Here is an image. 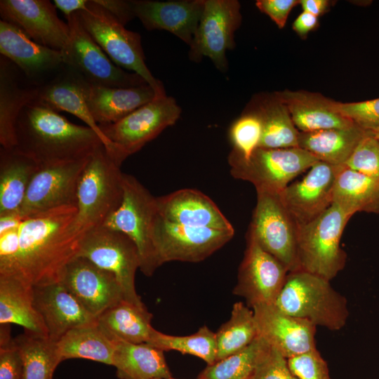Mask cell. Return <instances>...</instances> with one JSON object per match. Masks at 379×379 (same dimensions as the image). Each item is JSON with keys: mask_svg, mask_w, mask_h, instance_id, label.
Wrapping results in <instances>:
<instances>
[{"mask_svg": "<svg viewBox=\"0 0 379 379\" xmlns=\"http://www.w3.org/2000/svg\"><path fill=\"white\" fill-rule=\"evenodd\" d=\"M76 206H65L28 216L19 230L20 246L10 270L30 286L59 282L67 265L77 257L82 237L73 224Z\"/></svg>", "mask_w": 379, "mask_h": 379, "instance_id": "cell-1", "label": "cell"}, {"mask_svg": "<svg viewBox=\"0 0 379 379\" xmlns=\"http://www.w3.org/2000/svg\"><path fill=\"white\" fill-rule=\"evenodd\" d=\"M15 138V147L40 164L86 158L103 145L88 126L74 124L35 100L20 112Z\"/></svg>", "mask_w": 379, "mask_h": 379, "instance_id": "cell-2", "label": "cell"}, {"mask_svg": "<svg viewBox=\"0 0 379 379\" xmlns=\"http://www.w3.org/2000/svg\"><path fill=\"white\" fill-rule=\"evenodd\" d=\"M119 164L104 145L89 157L77 192V215L73 224L78 235L102 227L119 208L123 198V175Z\"/></svg>", "mask_w": 379, "mask_h": 379, "instance_id": "cell-3", "label": "cell"}, {"mask_svg": "<svg viewBox=\"0 0 379 379\" xmlns=\"http://www.w3.org/2000/svg\"><path fill=\"white\" fill-rule=\"evenodd\" d=\"M280 311L331 331L341 329L349 316L346 298L330 281L298 270L288 273L274 305Z\"/></svg>", "mask_w": 379, "mask_h": 379, "instance_id": "cell-4", "label": "cell"}, {"mask_svg": "<svg viewBox=\"0 0 379 379\" xmlns=\"http://www.w3.org/2000/svg\"><path fill=\"white\" fill-rule=\"evenodd\" d=\"M352 215L333 204L308 223L297 226L300 269L331 281L344 268L347 254L340 239Z\"/></svg>", "mask_w": 379, "mask_h": 379, "instance_id": "cell-5", "label": "cell"}, {"mask_svg": "<svg viewBox=\"0 0 379 379\" xmlns=\"http://www.w3.org/2000/svg\"><path fill=\"white\" fill-rule=\"evenodd\" d=\"M77 14L83 27L115 65L140 76L154 89L156 97L166 95L162 83L146 65L139 33L126 29L93 0Z\"/></svg>", "mask_w": 379, "mask_h": 379, "instance_id": "cell-6", "label": "cell"}, {"mask_svg": "<svg viewBox=\"0 0 379 379\" xmlns=\"http://www.w3.org/2000/svg\"><path fill=\"white\" fill-rule=\"evenodd\" d=\"M123 198L119 208L102 227L128 236L135 244L140 270L147 277L160 267L153 241V228L157 215L156 197L134 176L124 173Z\"/></svg>", "mask_w": 379, "mask_h": 379, "instance_id": "cell-7", "label": "cell"}, {"mask_svg": "<svg viewBox=\"0 0 379 379\" xmlns=\"http://www.w3.org/2000/svg\"><path fill=\"white\" fill-rule=\"evenodd\" d=\"M234 178L252 183L256 192L280 193L291 182L319 161L298 147L269 149L258 147L249 158L228 155Z\"/></svg>", "mask_w": 379, "mask_h": 379, "instance_id": "cell-8", "label": "cell"}, {"mask_svg": "<svg viewBox=\"0 0 379 379\" xmlns=\"http://www.w3.org/2000/svg\"><path fill=\"white\" fill-rule=\"evenodd\" d=\"M77 256L84 257L116 277L124 300L141 309H147L138 295L135 276L140 269L135 244L125 234L100 227L82 237Z\"/></svg>", "mask_w": 379, "mask_h": 379, "instance_id": "cell-9", "label": "cell"}, {"mask_svg": "<svg viewBox=\"0 0 379 379\" xmlns=\"http://www.w3.org/2000/svg\"><path fill=\"white\" fill-rule=\"evenodd\" d=\"M67 20L69 39L62 51L65 67L95 85L129 88L147 84L138 74L126 72L112 62L83 27L77 12Z\"/></svg>", "mask_w": 379, "mask_h": 379, "instance_id": "cell-10", "label": "cell"}, {"mask_svg": "<svg viewBox=\"0 0 379 379\" xmlns=\"http://www.w3.org/2000/svg\"><path fill=\"white\" fill-rule=\"evenodd\" d=\"M248 230L267 252L280 261L288 272L300 269L297 254V225L279 193L258 191Z\"/></svg>", "mask_w": 379, "mask_h": 379, "instance_id": "cell-11", "label": "cell"}, {"mask_svg": "<svg viewBox=\"0 0 379 379\" xmlns=\"http://www.w3.org/2000/svg\"><path fill=\"white\" fill-rule=\"evenodd\" d=\"M234 235V230L172 223L158 213L153 228V241L160 266L171 261L201 262L222 248Z\"/></svg>", "mask_w": 379, "mask_h": 379, "instance_id": "cell-12", "label": "cell"}, {"mask_svg": "<svg viewBox=\"0 0 379 379\" xmlns=\"http://www.w3.org/2000/svg\"><path fill=\"white\" fill-rule=\"evenodd\" d=\"M181 108L167 95L155 97L121 120L99 125L104 135L127 157L179 119Z\"/></svg>", "mask_w": 379, "mask_h": 379, "instance_id": "cell-13", "label": "cell"}, {"mask_svg": "<svg viewBox=\"0 0 379 379\" xmlns=\"http://www.w3.org/2000/svg\"><path fill=\"white\" fill-rule=\"evenodd\" d=\"M90 157L41 164L18 214L25 218L58 207L76 206L79 181Z\"/></svg>", "mask_w": 379, "mask_h": 379, "instance_id": "cell-14", "label": "cell"}, {"mask_svg": "<svg viewBox=\"0 0 379 379\" xmlns=\"http://www.w3.org/2000/svg\"><path fill=\"white\" fill-rule=\"evenodd\" d=\"M237 0H204L203 13L190 47L194 61L209 58L221 72L227 69L225 53L234 48V33L241 22Z\"/></svg>", "mask_w": 379, "mask_h": 379, "instance_id": "cell-15", "label": "cell"}, {"mask_svg": "<svg viewBox=\"0 0 379 379\" xmlns=\"http://www.w3.org/2000/svg\"><path fill=\"white\" fill-rule=\"evenodd\" d=\"M288 273L280 261L247 233L246 248L233 293L245 298L251 308L258 305H274Z\"/></svg>", "mask_w": 379, "mask_h": 379, "instance_id": "cell-16", "label": "cell"}, {"mask_svg": "<svg viewBox=\"0 0 379 379\" xmlns=\"http://www.w3.org/2000/svg\"><path fill=\"white\" fill-rule=\"evenodd\" d=\"M342 166L317 161L302 178L279 193L297 226L314 220L333 204L335 183Z\"/></svg>", "mask_w": 379, "mask_h": 379, "instance_id": "cell-17", "label": "cell"}, {"mask_svg": "<svg viewBox=\"0 0 379 379\" xmlns=\"http://www.w3.org/2000/svg\"><path fill=\"white\" fill-rule=\"evenodd\" d=\"M0 15L39 44L62 51L69 43V25L58 18L50 1L1 0Z\"/></svg>", "mask_w": 379, "mask_h": 379, "instance_id": "cell-18", "label": "cell"}, {"mask_svg": "<svg viewBox=\"0 0 379 379\" xmlns=\"http://www.w3.org/2000/svg\"><path fill=\"white\" fill-rule=\"evenodd\" d=\"M96 319L124 300L114 274L77 256L65 267L59 281Z\"/></svg>", "mask_w": 379, "mask_h": 379, "instance_id": "cell-19", "label": "cell"}, {"mask_svg": "<svg viewBox=\"0 0 379 379\" xmlns=\"http://www.w3.org/2000/svg\"><path fill=\"white\" fill-rule=\"evenodd\" d=\"M251 309L258 336L286 359L316 349V326L312 323L287 314L273 305Z\"/></svg>", "mask_w": 379, "mask_h": 379, "instance_id": "cell-20", "label": "cell"}, {"mask_svg": "<svg viewBox=\"0 0 379 379\" xmlns=\"http://www.w3.org/2000/svg\"><path fill=\"white\" fill-rule=\"evenodd\" d=\"M34 305L48 337L58 342L68 331L97 324L81 303L60 282L33 286Z\"/></svg>", "mask_w": 379, "mask_h": 379, "instance_id": "cell-21", "label": "cell"}, {"mask_svg": "<svg viewBox=\"0 0 379 379\" xmlns=\"http://www.w3.org/2000/svg\"><path fill=\"white\" fill-rule=\"evenodd\" d=\"M132 4L135 17L146 29L168 31L192 46L204 0H135Z\"/></svg>", "mask_w": 379, "mask_h": 379, "instance_id": "cell-22", "label": "cell"}, {"mask_svg": "<svg viewBox=\"0 0 379 379\" xmlns=\"http://www.w3.org/2000/svg\"><path fill=\"white\" fill-rule=\"evenodd\" d=\"M0 53L29 79H41L65 66L62 51L36 43L20 29L2 20Z\"/></svg>", "mask_w": 379, "mask_h": 379, "instance_id": "cell-23", "label": "cell"}, {"mask_svg": "<svg viewBox=\"0 0 379 379\" xmlns=\"http://www.w3.org/2000/svg\"><path fill=\"white\" fill-rule=\"evenodd\" d=\"M68 70L38 86L35 100L58 112L70 113L83 121L97 133L109 155L121 166L127 157L104 135L88 109L79 76L69 68Z\"/></svg>", "mask_w": 379, "mask_h": 379, "instance_id": "cell-24", "label": "cell"}, {"mask_svg": "<svg viewBox=\"0 0 379 379\" xmlns=\"http://www.w3.org/2000/svg\"><path fill=\"white\" fill-rule=\"evenodd\" d=\"M158 213L172 223L234 230L230 221L208 196L194 189H181L156 197Z\"/></svg>", "mask_w": 379, "mask_h": 379, "instance_id": "cell-25", "label": "cell"}, {"mask_svg": "<svg viewBox=\"0 0 379 379\" xmlns=\"http://www.w3.org/2000/svg\"><path fill=\"white\" fill-rule=\"evenodd\" d=\"M80 80L85 102L98 126L116 123L156 97L148 84L117 88L92 84L81 77Z\"/></svg>", "mask_w": 379, "mask_h": 379, "instance_id": "cell-26", "label": "cell"}, {"mask_svg": "<svg viewBox=\"0 0 379 379\" xmlns=\"http://www.w3.org/2000/svg\"><path fill=\"white\" fill-rule=\"evenodd\" d=\"M274 95L286 105L300 132L345 128L355 124L339 112L337 102L319 93L286 90Z\"/></svg>", "mask_w": 379, "mask_h": 379, "instance_id": "cell-27", "label": "cell"}, {"mask_svg": "<svg viewBox=\"0 0 379 379\" xmlns=\"http://www.w3.org/2000/svg\"><path fill=\"white\" fill-rule=\"evenodd\" d=\"M41 164L18 148L0 149V216L18 213Z\"/></svg>", "mask_w": 379, "mask_h": 379, "instance_id": "cell-28", "label": "cell"}, {"mask_svg": "<svg viewBox=\"0 0 379 379\" xmlns=\"http://www.w3.org/2000/svg\"><path fill=\"white\" fill-rule=\"evenodd\" d=\"M15 324L25 332L48 337L44 322L34 305L32 286L9 274H0V324Z\"/></svg>", "mask_w": 379, "mask_h": 379, "instance_id": "cell-29", "label": "cell"}, {"mask_svg": "<svg viewBox=\"0 0 379 379\" xmlns=\"http://www.w3.org/2000/svg\"><path fill=\"white\" fill-rule=\"evenodd\" d=\"M15 69L13 62L1 55L0 144L3 148L16 146V120L22 109L35 100L38 86L23 87Z\"/></svg>", "mask_w": 379, "mask_h": 379, "instance_id": "cell-30", "label": "cell"}, {"mask_svg": "<svg viewBox=\"0 0 379 379\" xmlns=\"http://www.w3.org/2000/svg\"><path fill=\"white\" fill-rule=\"evenodd\" d=\"M367 133L357 124L345 128L300 132L298 147L319 161L344 166Z\"/></svg>", "mask_w": 379, "mask_h": 379, "instance_id": "cell-31", "label": "cell"}, {"mask_svg": "<svg viewBox=\"0 0 379 379\" xmlns=\"http://www.w3.org/2000/svg\"><path fill=\"white\" fill-rule=\"evenodd\" d=\"M117 376L120 379H167L171 373L164 351L147 343L116 342L113 356Z\"/></svg>", "mask_w": 379, "mask_h": 379, "instance_id": "cell-32", "label": "cell"}, {"mask_svg": "<svg viewBox=\"0 0 379 379\" xmlns=\"http://www.w3.org/2000/svg\"><path fill=\"white\" fill-rule=\"evenodd\" d=\"M152 315L126 300L109 308L97 318V324L114 342L147 343L153 327Z\"/></svg>", "mask_w": 379, "mask_h": 379, "instance_id": "cell-33", "label": "cell"}, {"mask_svg": "<svg viewBox=\"0 0 379 379\" xmlns=\"http://www.w3.org/2000/svg\"><path fill=\"white\" fill-rule=\"evenodd\" d=\"M333 203L352 216L358 212L379 213V179L343 166L336 178Z\"/></svg>", "mask_w": 379, "mask_h": 379, "instance_id": "cell-34", "label": "cell"}, {"mask_svg": "<svg viewBox=\"0 0 379 379\" xmlns=\"http://www.w3.org/2000/svg\"><path fill=\"white\" fill-rule=\"evenodd\" d=\"M115 345L97 324L72 328L57 342L61 361L86 359L112 366Z\"/></svg>", "mask_w": 379, "mask_h": 379, "instance_id": "cell-35", "label": "cell"}, {"mask_svg": "<svg viewBox=\"0 0 379 379\" xmlns=\"http://www.w3.org/2000/svg\"><path fill=\"white\" fill-rule=\"evenodd\" d=\"M260 117L262 133L259 147L278 149L298 147L300 131L290 112L275 95L255 112Z\"/></svg>", "mask_w": 379, "mask_h": 379, "instance_id": "cell-36", "label": "cell"}, {"mask_svg": "<svg viewBox=\"0 0 379 379\" xmlns=\"http://www.w3.org/2000/svg\"><path fill=\"white\" fill-rule=\"evenodd\" d=\"M14 340L22 359V379H53L55 368L62 361L57 342L25 332Z\"/></svg>", "mask_w": 379, "mask_h": 379, "instance_id": "cell-37", "label": "cell"}, {"mask_svg": "<svg viewBox=\"0 0 379 379\" xmlns=\"http://www.w3.org/2000/svg\"><path fill=\"white\" fill-rule=\"evenodd\" d=\"M258 337L253 310L241 302L234 303L230 319L215 333L216 361L243 350Z\"/></svg>", "mask_w": 379, "mask_h": 379, "instance_id": "cell-38", "label": "cell"}, {"mask_svg": "<svg viewBox=\"0 0 379 379\" xmlns=\"http://www.w3.org/2000/svg\"><path fill=\"white\" fill-rule=\"evenodd\" d=\"M147 343L164 352L175 350L182 354L196 356L208 365L216 361L215 333L206 326L201 327L192 335L184 336L165 334L153 328Z\"/></svg>", "mask_w": 379, "mask_h": 379, "instance_id": "cell-39", "label": "cell"}, {"mask_svg": "<svg viewBox=\"0 0 379 379\" xmlns=\"http://www.w3.org/2000/svg\"><path fill=\"white\" fill-rule=\"evenodd\" d=\"M268 345L258 336L243 350L208 365L197 379H251Z\"/></svg>", "mask_w": 379, "mask_h": 379, "instance_id": "cell-40", "label": "cell"}, {"mask_svg": "<svg viewBox=\"0 0 379 379\" xmlns=\"http://www.w3.org/2000/svg\"><path fill=\"white\" fill-rule=\"evenodd\" d=\"M262 133V121L255 112L241 116L230 128V139L233 145L230 153L241 159L249 158L259 147Z\"/></svg>", "mask_w": 379, "mask_h": 379, "instance_id": "cell-41", "label": "cell"}, {"mask_svg": "<svg viewBox=\"0 0 379 379\" xmlns=\"http://www.w3.org/2000/svg\"><path fill=\"white\" fill-rule=\"evenodd\" d=\"M344 166L379 179V140L368 132Z\"/></svg>", "mask_w": 379, "mask_h": 379, "instance_id": "cell-42", "label": "cell"}, {"mask_svg": "<svg viewBox=\"0 0 379 379\" xmlns=\"http://www.w3.org/2000/svg\"><path fill=\"white\" fill-rule=\"evenodd\" d=\"M287 363L298 379H331L327 364L317 349L288 358Z\"/></svg>", "mask_w": 379, "mask_h": 379, "instance_id": "cell-43", "label": "cell"}, {"mask_svg": "<svg viewBox=\"0 0 379 379\" xmlns=\"http://www.w3.org/2000/svg\"><path fill=\"white\" fill-rule=\"evenodd\" d=\"M336 107L343 115L367 131L379 126V98L361 102H337Z\"/></svg>", "mask_w": 379, "mask_h": 379, "instance_id": "cell-44", "label": "cell"}, {"mask_svg": "<svg viewBox=\"0 0 379 379\" xmlns=\"http://www.w3.org/2000/svg\"><path fill=\"white\" fill-rule=\"evenodd\" d=\"M251 379H298L290 370L287 359L268 345L262 354Z\"/></svg>", "mask_w": 379, "mask_h": 379, "instance_id": "cell-45", "label": "cell"}, {"mask_svg": "<svg viewBox=\"0 0 379 379\" xmlns=\"http://www.w3.org/2000/svg\"><path fill=\"white\" fill-rule=\"evenodd\" d=\"M22 359L14 338L0 344V379H22Z\"/></svg>", "mask_w": 379, "mask_h": 379, "instance_id": "cell-46", "label": "cell"}, {"mask_svg": "<svg viewBox=\"0 0 379 379\" xmlns=\"http://www.w3.org/2000/svg\"><path fill=\"white\" fill-rule=\"evenodd\" d=\"M299 4L298 0H258L255 6L281 29L285 26L291 11Z\"/></svg>", "mask_w": 379, "mask_h": 379, "instance_id": "cell-47", "label": "cell"}, {"mask_svg": "<svg viewBox=\"0 0 379 379\" xmlns=\"http://www.w3.org/2000/svg\"><path fill=\"white\" fill-rule=\"evenodd\" d=\"M19 230L0 234V274L7 273L14 262L20 246Z\"/></svg>", "mask_w": 379, "mask_h": 379, "instance_id": "cell-48", "label": "cell"}, {"mask_svg": "<svg viewBox=\"0 0 379 379\" xmlns=\"http://www.w3.org/2000/svg\"><path fill=\"white\" fill-rule=\"evenodd\" d=\"M114 16L124 26L135 18L132 1L93 0Z\"/></svg>", "mask_w": 379, "mask_h": 379, "instance_id": "cell-49", "label": "cell"}, {"mask_svg": "<svg viewBox=\"0 0 379 379\" xmlns=\"http://www.w3.org/2000/svg\"><path fill=\"white\" fill-rule=\"evenodd\" d=\"M319 24L318 17L302 11L293 23V29L301 38H305Z\"/></svg>", "mask_w": 379, "mask_h": 379, "instance_id": "cell-50", "label": "cell"}, {"mask_svg": "<svg viewBox=\"0 0 379 379\" xmlns=\"http://www.w3.org/2000/svg\"><path fill=\"white\" fill-rule=\"evenodd\" d=\"M89 0H54L53 4L60 10L66 18L72 13L84 10Z\"/></svg>", "mask_w": 379, "mask_h": 379, "instance_id": "cell-51", "label": "cell"}, {"mask_svg": "<svg viewBox=\"0 0 379 379\" xmlns=\"http://www.w3.org/2000/svg\"><path fill=\"white\" fill-rule=\"evenodd\" d=\"M300 4L303 11L319 17L328 8L329 1L327 0H300Z\"/></svg>", "mask_w": 379, "mask_h": 379, "instance_id": "cell-52", "label": "cell"}, {"mask_svg": "<svg viewBox=\"0 0 379 379\" xmlns=\"http://www.w3.org/2000/svg\"><path fill=\"white\" fill-rule=\"evenodd\" d=\"M23 219L18 213L0 216V234L20 228Z\"/></svg>", "mask_w": 379, "mask_h": 379, "instance_id": "cell-53", "label": "cell"}, {"mask_svg": "<svg viewBox=\"0 0 379 379\" xmlns=\"http://www.w3.org/2000/svg\"><path fill=\"white\" fill-rule=\"evenodd\" d=\"M368 132L379 140V126Z\"/></svg>", "mask_w": 379, "mask_h": 379, "instance_id": "cell-54", "label": "cell"}, {"mask_svg": "<svg viewBox=\"0 0 379 379\" xmlns=\"http://www.w3.org/2000/svg\"><path fill=\"white\" fill-rule=\"evenodd\" d=\"M167 379H174V378H173L171 377V378H167Z\"/></svg>", "mask_w": 379, "mask_h": 379, "instance_id": "cell-55", "label": "cell"}]
</instances>
